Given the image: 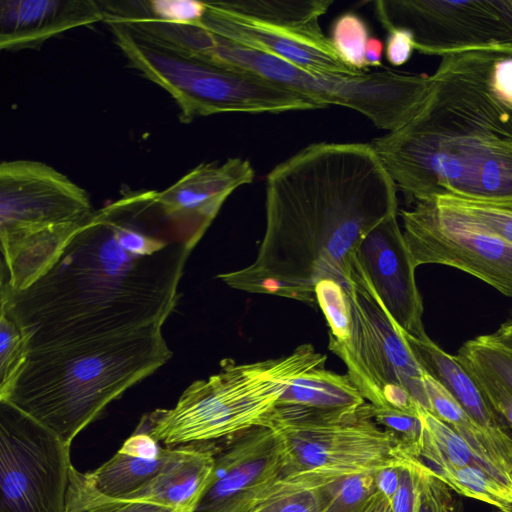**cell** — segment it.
<instances>
[{
	"label": "cell",
	"instance_id": "cell-1",
	"mask_svg": "<svg viewBox=\"0 0 512 512\" xmlns=\"http://www.w3.org/2000/svg\"><path fill=\"white\" fill-rule=\"evenodd\" d=\"M155 190L128 189L97 209L52 267L0 310L30 351L162 328L198 241L168 220Z\"/></svg>",
	"mask_w": 512,
	"mask_h": 512
},
{
	"label": "cell",
	"instance_id": "cell-2",
	"mask_svg": "<svg viewBox=\"0 0 512 512\" xmlns=\"http://www.w3.org/2000/svg\"><path fill=\"white\" fill-rule=\"evenodd\" d=\"M396 191L370 143L310 144L267 175L254 262L216 277L237 290L314 303L319 281L348 283L362 239L398 214Z\"/></svg>",
	"mask_w": 512,
	"mask_h": 512
},
{
	"label": "cell",
	"instance_id": "cell-3",
	"mask_svg": "<svg viewBox=\"0 0 512 512\" xmlns=\"http://www.w3.org/2000/svg\"><path fill=\"white\" fill-rule=\"evenodd\" d=\"M501 55L442 56L414 115L371 141L407 199L512 200V109L490 86Z\"/></svg>",
	"mask_w": 512,
	"mask_h": 512
},
{
	"label": "cell",
	"instance_id": "cell-4",
	"mask_svg": "<svg viewBox=\"0 0 512 512\" xmlns=\"http://www.w3.org/2000/svg\"><path fill=\"white\" fill-rule=\"evenodd\" d=\"M172 355L162 328L32 350L3 401L72 444L110 403Z\"/></svg>",
	"mask_w": 512,
	"mask_h": 512
},
{
	"label": "cell",
	"instance_id": "cell-5",
	"mask_svg": "<svg viewBox=\"0 0 512 512\" xmlns=\"http://www.w3.org/2000/svg\"><path fill=\"white\" fill-rule=\"evenodd\" d=\"M325 361L311 344L252 363L224 359L218 373L192 382L173 408L144 415L136 429L166 447L231 438L264 426L288 385Z\"/></svg>",
	"mask_w": 512,
	"mask_h": 512
},
{
	"label": "cell",
	"instance_id": "cell-6",
	"mask_svg": "<svg viewBox=\"0 0 512 512\" xmlns=\"http://www.w3.org/2000/svg\"><path fill=\"white\" fill-rule=\"evenodd\" d=\"M88 192L54 167L35 160L0 165L1 285L27 289L59 258L94 213Z\"/></svg>",
	"mask_w": 512,
	"mask_h": 512
},
{
	"label": "cell",
	"instance_id": "cell-7",
	"mask_svg": "<svg viewBox=\"0 0 512 512\" xmlns=\"http://www.w3.org/2000/svg\"><path fill=\"white\" fill-rule=\"evenodd\" d=\"M129 66L159 85L179 107V119L226 112L280 113L321 108L306 96L254 73L188 57L107 24Z\"/></svg>",
	"mask_w": 512,
	"mask_h": 512
},
{
	"label": "cell",
	"instance_id": "cell-8",
	"mask_svg": "<svg viewBox=\"0 0 512 512\" xmlns=\"http://www.w3.org/2000/svg\"><path fill=\"white\" fill-rule=\"evenodd\" d=\"M345 291L350 308L349 336L344 341L329 338L328 347L344 362L351 381L375 407L414 415L420 407L430 412L425 372L355 252Z\"/></svg>",
	"mask_w": 512,
	"mask_h": 512
},
{
	"label": "cell",
	"instance_id": "cell-9",
	"mask_svg": "<svg viewBox=\"0 0 512 512\" xmlns=\"http://www.w3.org/2000/svg\"><path fill=\"white\" fill-rule=\"evenodd\" d=\"M203 60L259 75L306 96L321 108L338 105L353 109L388 132L414 115L431 83L430 76L390 69L360 74L315 73L215 33Z\"/></svg>",
	"mask_w": 512,
	"mask_h": 512
},
{
	"label": "cell",
	"instance_id": "cell-10",
	"mask_svg": "<svg viewBox=\"0 0 512 512\" xmlns=\"http://www.w3.org/2000/svg\"><path fill=\"white\" fill-rule=\"evenodd\" d=\"M264 426L281 437L288 474L309 472L337 478L374 473L413 458L395 434L375 422L368 402L336 412L276 405Z\"/></svg>",
	"mask_w": 512,
	"mask_h": 512
},
{
	"label": "cell",
	"instance_id": "cell-11",
	"mask_svg": "<svg viewBox=\"0 0 512 512\" xmlns=\"http://www.w3.org/2000/svg\"><path fill=\"white\" fill-rule=\"evenodd\" d=\"M71 444L0 401V512H67Z\"/></svg>",
	"mask_w": 512,
	"mask_h": 512
},
{
	"label": "cell",
	"instance_id": "cell-12",
	"mask_svg": "<svg viewBox=\"0 0 512 512\" xmlns=\"http://www.w3.org/2000/svg\"><path fill=\"white\" fill-rule=\"evenodd\" d=\"M374 10L387 32L409 31L419 53L512 56V0H378Z\"/></svg>",
	"mask_w": 512,
	"mask_h": 512
},
{
	"label": "cell",
	"instance_id": "cell-13",
	"mask_svg": "<svg viewBox=\"0 0 512 512\" xmlns=\"http://www.w3.org/2000/svg\"><path fill=\"white\" fill-rule=\"evenodd\" d=\"M402 210L403 236L415 268L440 264L464 271L512 297V244L437 207Z\"/></svg>",
	"mask_w": 512,
	"mask_h": 512
},
{
	"label": "cell",
	"instance_id": "cell-14",
	"mask_svg": "<svg viewBox=\"0 0 512 512\" xmlns=\"http://www.w3.org/2000/svg\"><path fill=\"white\" fill-rule=\"evenodd\" d=\"M215 451L214 468L194 512H247L273 482L288 474V455L277 432L258 426Z\"/></svg>",
	"mask_w": 512,
	"mask_h": 512
},
{
	"label": "cell",
	"instance_id": "cell-15",
	"mask_svg": "<svg viewBox=\"0 0 512 512\" xmlns=\"http://www.w3.org/2000/svg\"><path fill=\"white\" fill-rule=\"evenodd\" d=\"M355 253L395 323L414 337L427 335L422 323L423 302L415 281L416 268L397 214L386 217L371 229Z\"/></svg>",
	"mask_w": 512,
	"mask_h": 512
},
{
	"label": "cell",
	"instance_id": "cell-16",
	"mask_svg": "<svg viewBox=\"0 0 512 512\" xmlns=\"http://www.w3.org/2000/svg\"><path fill=\"white\" fill-rule=\"evenodd\" d=\"M254 176L252 165L242 158L201 163L157 192L156 203L168 220L200 241L228 196Z\"/></svg>",
	"mask_w": 512,
	"mask_h": 512
},
{
	"label": "cell",
	"instance_id": "cell-17",
	"mask_svg": "<svg viewBox=\"0 0 512 512\" xmlns=\"http://www.w3.org/2000/svg\"><path fill=\"white\" fill-rule=\"evenodd\" d=\"M207 10L195 25L247 48L276 56L304 70L320 74H360L348 67L329 38L268 27L223 11L205 1Z\"/></svg>",
	"mask_w": 512,
	"mask_h": 512
},
{
	"label": "cell",
	"instance_id": "cell-18",
	"mask_svg": "<svg viewBox=\"0 0 512 512\" xmlns=\"http://www.w3.org/2000/svg\"><path fill=\"white\" fill-rule=\"evenodd\" d=\"M103 21L94 0H1L0 48L33 49L70 29Z\"/></svg>",
	"mask_w": 512,
	"mask_h": 512
},
{
	"label": "cell",
	"instance_id": "cell-19",
	"mask_svg": "<svg viewBox=\"0 0 512 512\" xmlns=\"http://www.w3.org/2000/svg\"><path fill=\"white\" fill-rule=\"evenodd\" d=\"M179 446L165 447L156 459L117 452L100 467L80 472L74 466L67 493V512H88L117 500L156 476L178 453Z\"/></svg>",
	"mask_w": 512,
	"mask_h": 512
},
{
	"label": "cell",
	"instance_id": "cell-20",
	"mask_svg": "<svg viewBox=\"0 0 512 512\" xmlns=\"http://www.w3.org/2000/svg\"><path fill=\"white\" fill-rule=\"evenodd\" d=\"M402 334L423 371L442 385L475 423L491 433L510 435L509 427L455 356L442 350L428 335L418 338L403 330Z\"/></svg>",
	"mask_w": 512,
	"mask_h": 512
},
{
	"label": "cell",
	"instance_id": "cell-21",
	"mask_svg": "<svg viewBox=\"0 0 512 512\" xmlns=\"http://www.w3.org/2000/svg\"><path fill=\"white\" fill-rule=\"evenodd\" d=\"M217 8L268 27L304 34L314 38L326 37L319 18L333 4L331 0H237L211 1Z\"/></svg>",
	"mask_w": 512,
	"mask_h": 512
},
{
	"label": "cell",
	"instance_id": "cell-22",
	"mask_svg": "<svg viewBox=\"0 0 512 512\" xmlns=\"http://www.w3.org/2000/svg\"><path fill=\"white\" fill-rule=\"evenodd\" d=\"M366 402L347 374L317 367L293 380L277 405L336 412L355 409Z\"/></svg>",
	"mask_w": 512,
	"mask_h": 512
},
{
	"label": "cell",
	"instance_id": "cell-23",
	"mask_svg": "<svg viewBox=\"0 0 512 512\" xmlns=\"http://www.w3.org/2000/svg\"><path fill=\"white\" fill-rule=\"evenodd\" d=\"M334 479L309 472L284 475L268 486L247 512H321Z\"/></svg>",
	"mask_w": 512,
	"mask_h": 512
},
{
	"label": "cell",
	"instance_id": "cell-24",
	"mask_svg": "<svg viewBox=\"0 0 512 512\" xmlns=\"http://www.w3.org/2000/svg\"><path fill=\"white\" fill-rule=\"evenodd\" d=\"M429 200L442 210L512 244V200L481 201L450 195Z\"/></svg>",
	"mask_w": 512,
	"mask_h": 512
},
{
	"label": "cell",
	"instance_id": "cell-25",
	"mask_svg": "<svg viewBox=\"0 0 512 512\" xmlns=\"http://www.w3.org/2000/svg\"><path fill=\"white\" fill-rule=\"evenodd\" d=\"M30 353L29 339L17 324L0 312V401L7 398Z\"/></svg>",
	"mask_w": 512,
	"mask_h": 512
},
{
	"label": "cell",
	"instance_id": "cell-26",
	"mask_svg": "<svg viewBox=\"0 0 512 512\" xmlns=\"http://www.w3.org/2000/svg\"><path fill=\"white\" fill-rule=\"evenodd\" d=\"M369 28L357 14L346 12L338 16L331 28V44L340 59L357 72L369 69L365 57Z\"/></svg>",
	"mask_w": 512,
	"mask_h": 512
},
{
	"label": "cell",
	"instance_id": "cell-27",
	"mask_svg": "<svg viewBox=\"0 0 512 512\" xmlns=\"http://www.w3.org/2000/svg\"><path fill=\"white\" fill-rule=\"evenodd\" d=\"M378 493L373 473L344 475L331 481L321 512H366Z\"/></svg>",
	"mask_w": 512,
	"mask_h": 512
},
{
	"label": "cell",
	"instance_id": "cell-28",
	"mask_svg": "<svg viewBox=\"0 0 512 512\" xmlns=\"http://www.w3.org/2000/svg\"><path fill=\"white\" fill-rule=\"evenodd\" d=\"M456 357L464 359L498 380L512 393V350L489 340L487 335L465 342Z\"/></svg>",
	"mask_w": 512,
	"mask_h": 512
},
{
	"label": "cell",
	"instance_id": "cell-29",
	"mask_svg": "<svg viewBox=\"0 0 512 512\" xmlns=\"http://www.w3.org/2000/svg\"><path fill=\"white\" fill-rule=\"evenodd\" d=\"M347 285V284H346ZM344 284L330 279L315 287L316 302L329 326V338L344 341L349 336L350 308Z\"/></svg>",
	"mask_w": 512,
	"mask_h": 512
},
{
	"label": "cell",
	"instance_id": "cell-30",
	"mask_svg": "<svg viewBox=\"0 0 512 512\" xmlns=\"http://www.w3.org/2000/svg\"><path fill=\"white\" fill-rule=\"evenodd\" d=\"M371 413L378 425L395 434L408 452L419 459L423 442V424L419 413L414 415L396 409L375 407L372 404Z\"/></svg>",
	"mask_w": 512,
	"mask_h": 512
},
{
	"label": "cell",
	"instance_id": "cell-31",
	"mask_svg": "<svg viewBox=\"0 0 512 512\" xmlns=\"http://www.w3.org/2000/svg\"><path fill=\"white\" fill-rule=\"evenodd\" d=\"M151 18L171 24L195 25L204 17L207 6L198 0H136Z\"/></svg>",
	"mask_w": 512,
	"mask_h": 512
},
{
	"label": "cell",
	"instance_id": "cell-32",
	"mask_svg": "<svg viewBox=\"0 0 512 512\" xmlns=\"http://www.w3.org/2000/svg\"><path fill=\"white\" fill-rule=\"evenodd\" d=\"M416 512H463L460 500L423 462Z\"/></svg>",
	"mask_w": 512,
	"mask_h": 512
},
{
	"label": "cell",
	"instance_id": "cell-33",
	"mask_svg": "<svg viewBox=\"0 0 512 512\" xmlns=\"http://www.w3.org/2000/svg\"><path fill=\"white\" fill-rule=\"evenodd\" d=\"M456 359L471 374L493 410L512 430V393L498 380L477 366L464 359L458 357Z\"/></svg>",
	"mask_w": 512,
	"mask_h": 512
},
{
	"label": "cell",
	"instance_id": "cell-34",
	"mask_svg": "<svg viewBox=\"0 0 512 512\" xmlns=\"http://www.w3.org/2000/svg\"><path fill=\"white\" fill-rule=\"evenodd\" d=\"M422 462L410 458L400 468V483L391 498L392 512H416Z\"/></svg>",
	"mask_w": 512,
	"mask_h": 512
},
{
	"label": "cell",
	"instance_id": "cell-35",
	"mask_svg": "<svg viewBox=\"0 0 512 512\" xmlns=\"http://www.w3.org/2000/svg\"><path fill=\"white\" fill-rule=\"evenodd\" d=\"M493 93L512 109V56L502 54L493 64L490 74Z\"/></svg>",
	"mask_w": 512,
	"mask_h": 512
},
{
	"label": "cell",
	"instance_id": "cell-36",
	"mask_svg": "<svg viewBox=\"0 0 512 512\" xmlns=\"http://www.w3.org/2000/svg\"><path fill=\"white\" fill-rule=\"evenodd\" d=\"M414 41L412 34L405 29H394L388 32L385 45L387 61L393 66L405 64L412 56Z\"/></svg>",
	"mask_w": 512,
	"mask_h": 512
},
{
	"label": "cell",
	"instance_id": "cell-37",
	"mask_svg": "<svg viewBox=\"0 0 512 512\" xmlns=\"http://www.w3.org/2000/svg\"><path fill=\"white\" fill-rule=\"evenodd\" d=\"M164 450L165 448L152 435L136 429L125 440L118 452L143 459H156L163 454Z\"/></svg>",
	"mask_w": 512,
	"mask_h": 512
},
{
	"label": "cell",
	"instance_id": "cell-38",
	"mask_svg": "<svg viewBox=\"0 0 512 512\" xmlns=\"http://www.w3.org/2000/svg\"><path fill=\"white\" fill-rule=\"evenodd\" d=\"M402 464L383 467L373 473L378 492L389 500H391L398 489Z\"/></svg>",
	"mask_w": 512,
	"mask_h": 512
},
{
	"label": "cell",
	"instance_id": "cell-39",
	"mask_svg": "<svg viewBox=\"0 0 512 512\" xmlns=\"http://www.w3.org/2000/svg\"><path fill=\"white\" fill-rule=\"evenodd\" d=\"M88 512H177L176 510L147 502H111L91 509Z\"/></svg>",
	"mask_w": 512,
	"mask_h": 512
},
{
	"label": "cell",
	"instance_id": "cell-40",
	"mask_svg": "<svg viewBox=\"0 0 512 512\" xmlns=\"http://www.w3.org/2000/svg\"><path fill=\"white\" fill-rule=\"evenodd\" d=\"M383 43L376 37H370L365 51L366 61L369 67H378L382 65Z\"/></svg>",
	"mask_w": 512,
	"mask_h": 512
},
{
	"label": "cell",
	"instance_id": "cell-41",
	"mask_svg": "<svg viewBox=\"0 0 512 512\" xmlns=\"http://www.w3.org/2000/svg\"><path fill=\"white\" fill-rule=\"evenodd\" d=\"M487 337L493 343L512 350V321L506 320L495 332L488 334Z\"/></svg>",
	"mask_w": 512,
	"mask_h": 512
},
{
	"label": "cell",
	"instance_id": "cell-42",
	"mask_svg": "<svg viewBox=\"0 0 512 512\" xmlns=\"http://www.w3.org/2000/svg\"><path fill=\"white\" fill-rule=\"evenodd\" d=\"M366 512H392L390 500L378 493Z\"/></svg>",
	"mask_w": 512,
	"mask_h": 512
},
{
	"label": "cell",
	"instance_id": "cell-43",
	"mask_svg": "<svg viewBox=\"0 0 512 512\" xmlns=\"http://www.w3.org/2000/svg\"><path fill=\"white\" fill-rule=\"evenodd\" d=\"M507 320H511V321H512V308H511V309H510V311H509V314H508Z\"/></svg>",
	"mask_w": 512,
	"mask_h": 512
}]
</instances>
